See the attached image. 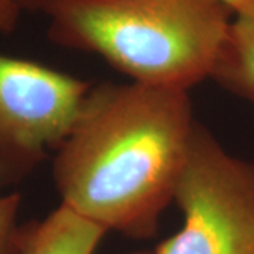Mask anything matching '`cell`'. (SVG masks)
I'll list each match as a JSON object with an SVG mask.
<instances>
[{
	"label": "cell",
	"instance_id": "5",
	"mask_svg": "<svg viewBox=\"0 0 254 254\" xmlns=\"http://www.w3.org/2000/svg\"><path fill=\"white\" fill-rule=\"evenodd\" d=\"M108 232L60 205L48 216L21 226L14 254H95Z\"/></svg>",
	"mask_w": 254,
	"mask_h": 254
},
{
	"label": "cell",
	"instance_id": "7",
	"mask_svg": "<svg viewBox=\"0 0 254 254\" xmlns=\"http://www.w3.org/2000/svg\"><path fill=\"white\" fill-rule=\"evenodd\" d=\"M20 195H0V254H14L21 226H18Z\"/></svg>",
	"mask_w": 254,
	"mask_h": 254
},
{
	"label": "cell",
	"instance_id": "10",
	"mask_svg": "<svg viewBox=\"0 0 254 254\" xmlns=\"http://www.w3.org/2000/svg\"><path fill=\"white\" fill-rule=\"evenodd\" d=\"M18 3H20V0H17ZM36 1H38V4H40V6H41V7H43V4H44V3H46L47 0H36Z\"/></svg>",
	"mask_w": 254,
	"mask_h": 254
},
{
	"label": "cell",
	"instance_id": "1",
	"mask_svg": "<svg viewBox=\"0 0 254 254\" xmlns=\"http://www.w3.org/2000/svg\"><path fill=\"white\" fill-rule=\"evenodd\" d=\"M195 125L188 91L137 82L91 88L53 164L61 205L106 232L153 237Z\"/></svg>",
	"mask_w": 254,
	"mask_h": 254
},
{
	"label": "cell",
	"instance_id": "4",
	"mask_svg": "<svg viewBox=\"0 0 254 254\" xmlns=\"http://www.w3.org/2000/svg\"><path fill=\"white\" fill-rule=\"evenodd\" d=\"M88 82L0 54V190L24 181L69 136Z\"/></svg>",
	"mask_w": 254,
	"mask_h": 254
},
{
	"label": "cell",
	"instance_id": "8",
	"mask_svg": "<svg viewBox=\"0 0 254 254\" xmlns=\"http://www.w3.org/2000/svg\"><path fill=\"white\" fill-rule=\"evenodd\" d=\"M20 3L17 0H0V31L11 33L18 21Z\"/></svg>",
	"mask_w": 254,
	"mask_h": 254
},
{
	"label": "cell",
	"instance_id": "2",
	"mask_svg": "<svg viewBox=\"0 0 254 254\" xmlns=\"http://www.w3.org/2000/svg\"><path fill=\"white\" fill-rule=\"evenodd\" d=\"M50 37L95 53L131 82L177 88L212 76L233 10L219 0H47Z\"/></svg>",
	"mask_w": 254,
	"mask_h": 254
},
{
	"label": "cell",
	"instance_id": "9",
	"mask_svg": "<svg viewBox=\"0 0 254 254\" xmlns=\"http://www.w3.org/2000/svg\"><path fill=\"white\" fill-rule=\"evenodd\" d=\"M219 1L225 3L227 7L233 10V13H237V11H242L246 7H249L254 0H219Z\"/></svg>",
	"mask_w": 254,
	"mask_h": 254
},
{
	"label": "cell",
	"instance_id": "3",
	"mask_svg": "<svg viewBox=\"0 0 254 254\" xmlns=\"http://www.w3.org/2000/svg\"><path fill=\"white\" fill-rule=\"evenodd\" d=\"M174 200L184 225L153 254H254V165L198 122Z\"/></svg>",
	"mask_w": 254,
	"mask_h": 254
},
{
	"label": "cell",
	"instance_id": "6",
	"mask_svg": "<svg viewBox=\"0 0 254 254\" xmlns=\"http://www.w3.org/2000/svg\"><path fill=\"white\" fill-rule=\"evenodd\" d=\"M230 82L236 95L254 103V17L237 37L230 65Z\"/></svg>",
	"mask_w": 254,
	"mask_h": 254
},
{
	"label": "cell",
	"instance_id": "11",
	"mask_svg": "<svg viewBox=\"0 0 254 254\" xmlns=\"http://www.w3.org/2000/svg\"><path fill=\"white\" fill-rule=\"evenodd\" d=\"M131 254H153V253H147V252H138V253H131Z\"/></svg>",
	"mask_w": 254,
	"mask_h": 254
}]
</instances>
